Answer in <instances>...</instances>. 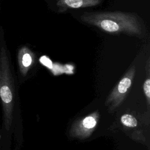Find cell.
Segmentation results:
<instances>
[{"mask_svg": "<svg viewBox=\"0 0 150 150\" xmlns=\"http://www.w3.org/2000/svg\"><path fill=\"white\" fill-rule=\"evenodd\" d=\"M80 20L110 34L141 36L144 30V25L141 19L132 12H85L80 16Z\"/></svg>", "mask_w": 150, "mask_h": 150, "instance_id": "cell-1", "label": "cell"}, {"mask_svg": "<svg viewBox=\"0 0 150 150\" xmlns=\"http://www.w3.org/2000/svg\"><path fill=\"white\" fill-rule=\"evenodd\" d=\"M9 52L5 40L3 28L0 26V100L3 113L4 126L9 130L12 116L13 91Z\"/></svg>", "mask_w": 150, "mask_h": 150, "instance_id": "cell-2", "label": "cell"}, {"mask_svg": "<svg viewBox=\"0 0 150 150\" xmlns=\"http://www.w3.org/2000/svg\"><path fill=\"white\" fill-rule=\"evenodd\" d=\"M58 11L63 12L68 9H79L95 6L99 5L102 0H54Z\"/></svg>", "mask_w": 150, "mask_h": 150, "instance_id": "cell-3", "label": "cell"}, {"mask_svg": "<svg viewBox=\"0 0 150 150\" xmlns=\"http://www.w3.org/2000/svg\"><path fill=\"white\" fill-rule=\"evenodd\" d=\"M33 56L29 49L26 46L21 47L18 52V62L22 69H28L32 63Z\"/></svg>", "mask_w": 150, "mask_h": 150, "instance_id": "cell-4", "label": "cell"}, {"mask_svg": "<svg viewBox=\"0 0 150 150\" xmlns=\"http://www.w3.org/2000/svg\"><path fill=\"white\" fill-rule=\"evenodd\" d=\"M121 122L128 127H135L137 125V120L131 115L124 114L121 118Z\"/></svg>", "mask_w": 150, "mask_h": 150, "instance_id": "cell-5", "label": "cell"}, {"mask_svg": "<svg viewBox=\"0 0 150 150\" xmlns=\"http://www.w3.org/2000/svg\"><path fill=\"white\" fill-rule=\"evenodd\" d=\"M131 84V81L129 79L125 77L124 79H122L119 84H118V89L120 93H124L127 91V90H128V88L130 87Z\"/></svg>", "mask_w": 150, "mask_h": 150, "instance_id": "cell-6", "label": "cell"}, {"mask_svg": "<svg viewBox=\"0 0 150 150\" xmlns=\"http://www.w3.org/2000/svg\"><path fill=\"white\" fill-rule=\"evenodd\" d=\"M96 124V121L92 117H87L83 120V125L87 128H92Z\"/></svg>", "mask_w": 150, "mask_h": 150, "instance_id": "cell-7", "label": "cell"}, {"mask_svg": "<svg viewBox=\"0 0 150 150\" xmlns=\"http://www.w3.org/2000/svg\"><path fill=\"white\" fill-rule=\"evenodd\" d=\"M144 90L147 97H150V80L147 79L144 84Z\"/></svg>", "mask_w": 150, "mask_h": 150, "instance_id": "cell-8", "label": "cell"}]
</instances>
